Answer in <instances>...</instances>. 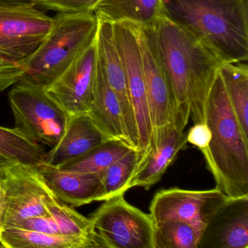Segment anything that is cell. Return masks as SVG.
Returning a JSON list of instances; mask_svg holds the SVG:
<instances>
[{"mask_svg":"<svg viewBox=\"0 0 248 248\" xmlns=\"http://www.w3.org/2000/svg\"><path fill=\"white\" fill-rule=\"evenodd\" d=\"M152 28L173 98L172 124L184 130L190 117L194 124L205 123L206 98L224 62L163 14Z\"/></svg>","mask_w":248,"mask_h":248,"instance_id":"6da1fadb","label":"cell"},{"mask_svg":"<svg viewBox=\"0 0 248 248\" xmlns=\"http://www.w3.org/2000/svg\"><path fill=\"white\" fill-rule=\"evenodd\" d=\"M163 15L224 63L248 59V0H162Z\"/></svg>","mask_w":248,"mask_h":248,"instance_id":"7a4b0ae2","label":"cell"},{"mask_svg":"<svg viewBox=\"0 0 248 248\" xmlns=\"http://www.w3.org/2000/svg\"><path fill=\"white\" fill-rule=\"evenodd\" d=\"M204 117L211 139L200 151L216 188L230 198L248 196V136L235 115L219 72L206 98Z\"/></svg>","mask_w":248,"mask_h":248,"instance_id":"3957f363","label":"cell"},{"mask_svg":"<svg viewBox=\"0 0 248 248\" xmlns=\"http://www.w3.org/2000/svg\"><path fill=\"white\" fill-rule=\"evenodd\" d=\"M98 23L92 11L59 13L44 41L20 62L24 72L21 81L43 87L52 83L95 40Z\"/></svg>","mask_w":248,"mask_h":248,"instance_id":"277c9868","label":"cell"},{"mask_svg":"<svg viewBox=\"0 0 248 248\" xmlns=\"http://www.w3.org/2000/svg\"><path fill=\"white\" fill-rule=\"evenodd\" d=\"M8 98L16 127L50 147L59 141L70 115L46 93L44 87L21 81L10 91Z\"/></svg>","mask_w":248,"mask_h":248,"instance_id":"5b68a950","label":"cell"},{"mask_svg":"<svg viewBox=\"0 0 248 248\" xmlns=\"http://www.w3.org/2000/svg\"><path fill=\"white\" fill-rule=\"evenodd\" d=\"M104 202L90 217L101 248H154L150 214L127 202L124 194Z\"/></svg>","mask_w":248,"mask_h":248,"instance_id":"8992f818","label":"cell"},{"mask_svg":"<svg viewBox=\"0 0 248 248\" xmlns=\"http://www.w3.org/2000/svg\"><path fill=\"white\" fill-rule=\"evenodd\" d=\"M4 191L3 229L30 217L49 216L50 191L37 168L14 164L0 177Z\"/></svg>","mask_w":248,"mask_h":248,"instance_id":"52a82bcc","label":"cell"},{"mask_svg":"<svg viewBox=\"0 0 248 248\" xmlns=\"http://www.w3.org/2000/svg\"><path fill=\"white\" fill-rule=\"evenodd\" d=\"M53 23L37 6L0 5V55L22 62L44 41Z\"/></svg>","mask_w":248,"mask_h":248,"instance_id":"ba28073f","label":"cell"},{"mask_svg":"<svg viewBox=\"0 0 248 248\" xmlns=\"http://www.w3.org/2000/svg\"><path fill=\"white\" fill-rule=\"evenodd\" d=\"M114 30L137 123L139 138L138 151L143 156L152 148L153 130L145 87L139 40L132 23H114Z\"/></svg>","mask_w":248,"mask_h":248,"instance_id":"9c48e42d","label":"cell"},{"mask_svg":"<svg viewBox=\"0 0 248 248\" xmlns=\"http://www.w3.org/2000/svg\"><path fill=\"white\" fill-rule=\"evenodd\" d=\"M230 197L218 188L188 190L170 188L158 191L149 210L154 223L179 220L204 230L210 219Z\"/></svg>","mask_w":248,"mask_h":248,"instance_id":"30bf717a","label":"cell"},{"mask_svg":"<svg viewBox=\"0 0 248 248\" xmlns=\"http://www.w3.org/2000/svg\"><path fill=\"white\" fill-rule=\"evenodd\" d=\"M133 25L140 47L143 78L153 130L154 145L155 139L162 129L172 123L173 120V98L156 51L152 26L134 24Z\"/></svg>","mask_w":248,"mask_h":248,"instance_id":"8fae6325","label":"cell"},{"mask_svg":"<svg viewBox=\"0 0 248 248\" xmlns=\"http://www.w3.org/2000/svg\"><path fill=\"white\" fill-rule=\"evenodd\" d=\"M97 64L95 39L59 78L44 87L46 93L70 116L88 112L93 93Z\"/></svg>","mask_w":248,"mask_h":248,"instance_id":"7c38bea8","label":"cell"},{"mask_svg":"<svg viewBox=\"0 0 248 248\" xmlns=\"http://www.w3.org/2000/svg\"><path fill=\"white\" fill-rule=\"evenodd\" d=\"M98 21L95 42L98 60L110 87L118 99L127 142L133 149L138 150L139 138L137 123L127 88L124 66L116 42L114 24L103 18H98Z\"/></svg>","mask_w":248,"mask_h":248,"instance_id":"4fadbf2b","label":"cell"},{"mask_svg":"<svg viewBox=\"0 0 248 248\" xmlns=\"http://www.w3.org/2000/svg\"><path fill=\"white\" fill-rule=\"evenodd\" d=\"M248 248V196L229 198L210 219L198 248Z\"/></svg>","mask_w":248,"mask_h":248,"instance_id":"5bb4252c","label":"cell"},{"mask_svg":"<svg viewBox=\"0 0 248 248\" xmlns=\"http://www.w3.org/2000/svg\"><path fill=\"white\" fill-rule=\"evenodd\" d=\"M37 169L55 197L68 205L79 207L101 202L103 173L73 172L46 163Z\"/></svg>","mask_w":248,"mask_h":248,"instance_id":"9a60e30c","label":"cell"},{"mask_svg":"<svg viewBox=\"0 0 248 248\" xmlns=\"http://www.w3.org/2000/svg\"><path fill=\"white\" fill-rule=\"evenodd\" d=\"M186 133L172 123L167 125L155 139L153 147L142 156L127 188H152L160 181L178 154L186 147Z\"/></svg>","mask_w":248,"mask_h":248,"instance_id":"2e32d148","label":"cell"},{"mask_svg":"<svg viewBox=\"0 0 248 248\" xmlns=\"http://www.w3.org/2000/svg\"><path fill=\"white\" fill-rule=\"evenodd\" d=\"M109 139L95 125L88 113L70 116L63 136L46 153L44 163L60 166L80 157Z\"/></svg>","mask_w":248,"mask_h":248,"instance_id":"e0dca14e","label":"cell"},{"mask_svg":"<svg viewBox=\"0 0 248 248\" xmlns=\"http://www.w3.org/2000/svg\"><path fill=\"white\" fill-rule=\"evenodd\" d=\"M87 113L107 137L129 145L118 99L107 81L98 58L92 101Z\"/></svg>","mask_w":248,"mask_h":248,"instance_id":"ac0fdd59","label":"cell"},{"mask_svg":"<svg viewBox=\"0 0 248 248\" xmlns=\"http://www.w3.org/2000/svg\"><path fill=\"white\" fill-rule=\"evenodd\" d=\"M92 12L113 24L152 26L163 14L162 0H99Z\"/></svg>","mask_w":248,"mask_h":248,"instance_id":"d6986e66","label":"cell"},{"mask_svg":"<svg viewBox=\"0 0 248 248\" xmlns=\"http://www.w3.org/2000/svg\"><path fill=\"white\" fill-rule=\"evenodd\" d=\"M0 245L7 248H101L98 241L85 236L50 234L20 227H5Z\"/></svg>","mask_w":248,"mask_h":248,"instance_id":"ffe728a7","label":"cell"},{"mask_svg":"<svg viewBox=\"0 0 248 248\" xmlns=\"http://www.w3.org/2000/svg\"><path fill=\"white\" fill-rule=\"evenodd\" d=\"M46 153L40 143L22 130L0 126V156L16 164L38 168Z\"/></svg>","mask_w":248,"mask_h":248,"instance_id":"44dd1931","label":"cell"},{"mask_svg":"<svg viewBox=\"0 0 248 248\" xmlns=\"http://www.w3.org/2000/svg\"><path fill=\"white\" fill-rule=\"evenodd\" d=\"M230 101L239 124L248 136V67L241 63H223L219 68Z\"/></svg>","mask_w":248,"mask_h":248,"instance_id":"7402d4cb","label":"cell"},{"mask_svg":"<svg viewBox=\"0 0 248 248\" xmlns=\"http://www.w3.org/2000/svg\"><path fill=\"white\" fill-rule=\"evenodd\" d=\"M132 149L131 146L121 140L109 139L80 157L63 164L58 168L73 172L103 173L110 165Z\"/></svg>","mask_w":248,"mask_h":248,"instance_id":"603a6c76","label":"cell"},{"mask_svg":"<svg viewBox=\"0 0 248 248\" xmlns=\"http://www.w3.org/2000/svg\"><path fill=\"white\" fill-rule=\"evenodd\" d=\"M202 229L179 220L155 223L154 248H198Z\"/></svg>","mask_w":248,"mask_h":248,"instance_id":"cb8c5ba5","label":"cell"},{"mask_svg":"<svg viewBox=\"0 0 248 248\" xmlns=\"http://www.w3.org/2000/svg\"><path fill=\"white\" fill-rule=\"evenodd\" d=\"M47 207L50 216L57 223L62 234L85 236L95 239L99 243L91 218L85 217L71 206L56 198L51 191L47 201Z\"/></svg>","mask_w":248,"mask_h":248,"instance_id":"d4e9b609","label":"cell"},{"mask_svg":"<svg viewBox=\"0 0 248 248\" xmlns=\"http://www.w3.org/2000/svg\"><path fill=\"white\" fill-rule=\"evenodd\" d=\"M141 158L140 152L133 149L103 172V194L101 202L120 194H124L128 191L129 182L136 172Z\"/></svg>","mask_w":248,"mask_h":248,"instance_id":"484cf974","label":"cell"},{"mask_svg":"<svg viewBox=\"0 0 248 248\" xmlns=\"http://www.w3.org/2000/svg\"><path fill=\"white\" fill-rule=\"evenodd\" d=\"M99 0H41L38 6L59 13H82L92 11Z\"/></svg>","mask_w":248,"mask_h":248,"instance_id":"4316f807","label":"cell"},{"mask_svg":"<svg viewBox=\"0 0 248 248\" xmlns=\"http://www.w3.org/2000/svg\"><path fill=\"white\" fill-rule=\"evenodd\" d=\"M24 75L21 63L0 55V93L18 83Z\"/></svg>","mask_w":248,"mask_h":248,"instance_id":"83f0119b","label":"cell"},{"mask_svg":"<svg viewBox=\"0 0 248 248\" xmlns=\"http://www.w3.org/2000/svg\"><path fill=\"white\" fill-rule=\"evenodd\" d=\"M13 227H20L50 234H62L57 223L50 216L30 217Z\"/></svg>","mask_w":248,"mask_h":248,"instance_id":"f1b7e54d","label":"cell"},{"mask_svg":"<svg viewBox=\"0 0 248 248\" xmlns=\"http://www.w3.org/2000/svg\"><path fill=\"white\" fill-rule=\"evenodd\" d=\"M211 139V132L206 123H197L186 134L187 143L194 145L200 150L207 147Z\"/></svg>","mask_w":248,"mask_h":248,"instance_id":"f546056e","label":"cell"},{"mask_svg":"<svg viewBox=\"0 0 248 248\" xmlns=\"http://www.w3.org/2000/svg\"><path fill=\"white\" fill-rule=\"evenodd\" d=\"M41 0H0V5L5 6H38Z\"/></svg>","mask_w":248,"mask_h":248,"instance_id":"4dcf8cb0","label":"cell"},{"mask_svg":"<svg viewBox=\"0 0 248 248\" xmlns=\"http://www.w3.org/2000/svg\"><path fill=\"white\" fill-rule=\"evenodd\" d=\"M4 191L0 181V236L3 230Z\"/></svg>","mask_w":248,"mask_h":248,"instance_id":"1f68e13d","label":"cell"},{"mask_svg":"<svg viewBox=\"0 0 248 248\" xmlns=\"http://www.w3.org/2000/svg\"><path fill=\"white\" fill-rule=\"evenodd\" d=\"M14 162L5 159V158L0 156V177L3 175L6 169H8L10 166L14 165Z\"/></svg>","mask_w":248,"mask_h":248,"instance_id":"d6a6232c","label":"cell"},{"mask_svg":"<svg viewBox=\"0 0 248 248\" xmlns=\"http://www.w3.org/2000/svg\"><path fill=\"white\" fill-rule=\"evenodd\" d=\"M39 4H40V3H39Z\"/></svg>","mask_w":248,"mask_h":248,"instance_id":"836d02e7","label":"cell"}]
</instances>
